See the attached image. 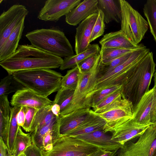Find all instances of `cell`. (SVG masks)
Wrapping results in <instances>:
<instances>
[{
	"label": "cell",
	"mask_w": 156,
	"mask_h": 156,
	"mask_svg": "<svg viewBox=\"0 0 156 156\" xmlns=\"http://www.w3.org/2000/svg\"><path fill=\"white\" fill-rule=\"evenodd\" d=\"M122 85H114L102 90L96 93L93 96L91 106L94 108L108 96L122 88Z\"/></svg>",
	"instance_id": "obj_34"
},
{
	"label": "cell",
	"mask_w": 156,
	"mask_h": 156,
	"mask_svg": "<svg viewBox=\"0 0 156 156\" xmlns=\"http://www.w3.org/2000/svg\"><path fill=\"white\" fill-rule=\"evenodd\" d=\"M3 1V0H0V3H1V2H2Z\"/></svg>",
	"instance_id": "obj_52"
},
{
	"label": "cell",
	"mask_w": 156,
	"mask_h": 156,
	"mask_svg": "<svg viewBox=\"0 0 156 156\" xmlns=\"http://www.w3.org/2000/svg\"><path fill=\"white\" fill-rule=\"evenodd\" d=\"M10 104L13 107H26L39 109L52 105L53 101L25 88L15 93L11 98Z\"/></svg>",
	"instance_id": "obj_14"
},
{
	"label": "cell",
	"mask_w": 156,
	"mask_h": 156,
	"mask_svg": "<svg viewBox=\"0 0 156 156\" xmlns=\"http://www.w3.org/2000/svg\"><path fill=\"white\" fill-rule=\"evenodd\" d=\"M152 156H156V151H155Z\"/></svg>",
	"instance_id": "obj_51"
},
{
	"label": "cell",
	"mask_w": 156,
	"mask_h": 156,
	"mask_svg": "<svg viewBox=\"0 0 156 156\" xmlns=\"http://www.w3.org/2000/svg\"><path fill=\"white\" fill-rule=\"evenodd\" d=\"M98 7L103 12L105 23L112 21L119 23L122 19L121 9L119 0H99Z\"/></svg>",
	"instance_id": "obj_24"
},
{
	"label": "cell",
	"mask_w": 156,
	"mask_h": 156,
	"mask_svg": "<svg viewBox=\"0 0 156 156\" xmlns=\"http://www.w3.org/2000/svg\"><path fill=\"white\" fill-rule=\"evenodd\" d=\"M24 28V20L12 31L0 48V62L8 58L16 52Z\"/></svg>",
	"instance_id": "obj_23"
},
{
	"label": "cell",
	"mask_w": 156,
	"mask_h": 156,
	"mask_svg": "<svg viewBox=\"0 0 156 156\" xmlns=\"http://www.w3.org/2000/svg\"><path fill=\"white\" fill-rule=\"evenodd\" d=\"M20 108L17 107L11 108L8 145V148L11 154L12 151L15 140L19 126L18 124L16 116Z\"/></svg>",
	"instance_id": "obj_32"
},
{
	"label": "cell",
	"mask_w": 156,
	"mask_h": 156,
	"mask_svg": "<svg viewBox=\"0 0 156 156\" xmlns=\"http://www.w3.org/2000/svg\"><path fill=\"white\" fill-rule=\"evenodd\" d=\"M25 36L31 45L55 56L62 58L75 55L64 33L58 29H36L28 32Z\"/></svg>",
	"instance_id": "obj_4"
},
{
	"label": "cell",
	"mask_w": 156,
	"mask_h": 156,
	"mask_svg": "<svg viewBox=\"0 0 156 156\" xmlns=\"http://www.w3.org/2000/svg\"><path fill=\"white\" fill-rule=\"evenodd\" d=\"M25 88L16 80L12 75H8L1 79L0 82V96L8 95Z\"/></svg>",
	"instance_id": "obj_31"
},
{
	"label": "cell",
	"mask_w": 156,
	"mask_h": 156,
	"mask_svg": "<svg viewBox=\"0 0 156 156\" xmlns=\"http://www.w3.org/2000/svg\"><path fill=\"white\" fill-rule=\"evenodd\" d=\"M150 32L156 44V0H148L143 9Z\"/></svg>",
	"instance_id": "obj_28"
},
{
	"label": "cell",
	"mask_w": 156,
	"mask_h": 156,
	"mask_svg": "<svg viewBox=\"0 0 156 156\" xmlns=\"http://www.w3.org/2000/svg\"><path fill=\"white\" fill-rule=\"evenodd\" d=\"M101 49L98 44H90L85 51L78 54L64 58L59 69L61 70H63L74 68L88 57L100 53Z\"/></svg>",
	"instance_id": "obj_25"
},
{
	"label": "cell",
	"mask_w": 156,
	"mask_h": 156,
	"mask_svg": "<svg viewBox=\"0 0 156 156\" xmlns=\"http://www.w3.org/2000/svg\"><path fill=\"white\" fill-rule=\"evenodd\" d=\"M154 76V99L153 105L151 109V122L152 124L156 125V70H155Z\"/></svg>",
	"instance_id": "obj_42"
},
{
	"label": "cell",
	"mask_w": 156,
	"mask_h": 156,
	"mask_svg": "<svg viewBox=\"0 0 156 156\" xmlns=\"http://www.w3.org/2000/svg\"><path fill=\"white\" fill-rule=\"evenodd\" d=\"M101 66L100 54L93 67L89 70L85 72H80L73 99L61 115L80 109H90Z\"/></svg>",
	"instance_id": "obj_5"
},
{
	"label": "cell",
	"mask_w": 156,
	"mask_h": 156,
	"mask_svg": "<svg viewBox=\"0 0 156 156\" xmlns=\"http://www.w3.org/2000/svg\"><path fill=\"white\" fill-rule=\"evenodd\" d=\"M51 109L53 113L55 116L57 117H59L60 108L58 104H53L51 107Z\"/></svg>",
	"instance_id": "obj_46"
},
{
	"label": "cell",
	"mask_w": 156,
	"mask_h": 156,
	"mask_svg": "<svg viewBox=\"0 0 156 156\" xmlns=\"http://www.w3.org/2000/svg\"><path fill=\"white\" fill-rule=\"evenodd\" d=\"M11 155L8 147L0 138V156H11Z\"/></svg>",
	"instance_id": "obj_45"
},
{
	"label": "cell",
	"mask_w": 156,
	"mask_h": 156,
	"mask_svg": "<svg viewBox=\"0 0 156 156\" xmlns=\"http://www.w3.org/2000/svg\"><path fill=\"white\" fill-rule=\"evenodd\" d=\"M98 0H84L66 15L65 21L68 24L76 26L91 14L98 12Z\"/></svg>",
	"instance_id": "obj_18"
},
{
	"label": "cell",
	"mask_w": 156,
	"mask_h": 156,
	"mask_svg": "<svg viewBox=\"0 0 156 156\" xmlns=\"http://www.w3.org/2000/svg\"><path fill=\"white\" fill-rule=\"evenodd\" d=\"M156 151V137L152 142L150 148L148 156H152Z\"/></svg>",
	"instance_id": "obj_47"
},
{
	"label": "cell",
	"mask_w": 156,
	"mask_h": 156,
	"mask_svg": "<svg viewBox=\"0 0 156 156\" xmlns=\"http://www.w3.org/2000/svg\"><path fill=\"white\" fill-rule=\"evenodd\" d=\"M29 11L24 5L15 4L0 16V48L12 31L23 21Z\"/></svg>",
	"instance_id": "obj_11"
},
{
	"label": "cell",
	"mask_w": 156,
	"mask_h": 156,
	"mask_svg": "<svg viewBox=\"0 0 156 156\" xmlns=\"http://www.w3.org/2000/svg\"><path fill=\"white\" fill-rule=\"evenodd\" d=\"M133 51L118 57L106 65H104L101 62V69L99 75L107 73L125 62L130 57Z\"/></svg>",
	"instance_id": "obj_37"
},
{
	"label": "cell",
	"mask_w": 156,
	"mask_h": 156,
	"mask_svg": "<svg viewBox=\"0 0 156 156\" xmlns=\"http://www.w3.org/2000/svg\"><path fill=\"white\" fill-rule=\"evenodd\" d=\"M122 89L106 98L93 108V110L96 113H100L105 110L114 103L122 98Z\"/></svg>",
	"instance_id": "obj_35"
},
{
	"label": "cell",
	"mask_w": 156,
	"mask_h": 156,
	"mask_svg": "<svg viewBox=\"0 0 156 156\" xmlns=\"http://www.w3.org/2000/svg\"><path fill=\"white\" fill-rule=\"evenodd\" d=\"M113 151H110L100 149L95 156H110Z\"/></svg>",
	"instance_id": "obj_48"
},
{
	"label": "cell",
	"mask_w": 156,
	"mask_h": 156,
	"mask_svg": "<svg viewBox=\"0 0 156 156\" xmlns=\"http://www.w3.org/2000/svg\"><path fill=\"white\" fill-rule=\"evenodd\" d=\"M63 61L61 57L50 54L31 45H19L16 52L0 62L1 66L8 74L40 69L59 68Z\"/></svg>",
	"instance_id": "obj_1"
},
{
	"label": "cell",
	"mask_w": 156,
	"mask_h": 156,
	"mask_svg": "<svg viewBox=\"0 0 156 156\" xmlns=\"http://www.w3.org/2000/svg\"><path fill=\"white\" fill-rule=\"evenodd\" d=\"M154 89L153 87L143 96L133 109L132 119L137 123L144 125H150L151 114L154 99Z\"/></svg>",
	"instance_id": "obj_19"
},
{
	"label": "cell",
	"mask_w": 156,
	"mask_h": 156,
	"mask_svg": "<svg viewBox=\"0 0 156 156\" xmlns=\"http://www.w3.org/2000/svg\"><path fill=\"white\" fill-rule=\"evenodd\" d=\"M96 114L106 122L104 131L111 132L117 126L133 118V107L131 102L122 98L103 111Z\"/></svg>",
	"instance_id": "obj_9"
},
{
	"label": "cell",
	"mask_w": 156,
	"mask_h": 156,
	"mask_svg": "<svg viewBox=\"0 0 156 156\" xmlns=\"http://www.w3.org/2000/svg\"><path fill=\"white\" fill-rule=\"evenodd\" d=\"M98 15V12L91 14L82 21L76 28L75 49L76 54L85 51L90 45L92 31Z\"/></svg>",
	"instance_id": "obj_15"
},
{
	"label": "cell",
	"mask_w": 156,
	"mask_h": 156,
	"mask_svg": "<svg viewBox=\"0 0 156 156\" xmlns=\"http://www.w3.org/2000/svg\"><path fill=\"white\" fill-rule=\"evenodd\" d=\"M150 126L140 124L130 119L113 130L111 132L112 138L123 145L128 140L140 136Z\"/></svg>",
	"instance_id": "obj_16"
},
{
	"label": "cell",
	"mask_w": 156,
	"mask_h": 156,
	"mask_svg": "<svg viewBox=\"0 0 156 156\" xmlns=\"http://www.w3.org/2000/svg\"><path fill=\"white\" fill-rule=\"evenodd\" d=\"M155 66L153 53L150 51L123 85L122 98L131 102L133 109L143 96L149 90L151 80L155 71Z\"/></svg>",
	"instance_id": "obj_3"
},
{
	"label": "cell",
	"mask_w": 156,
	"mask_h": 156,
	"mask_svg": "<svg viewBox=\"0 0 156 156\" xmlns=\"http://www.w3.org/2000/svg\"><path fill=\"white\" fill-rule=\"evenodd\" d=\"M23 107L25 113V121L22 128L26 132H30L34 117L37 109L28 107Z\"/></svg>",
	"instance_id": "obj_39"
},
{
	"label": "cell",
	"mask_w": 156,
	"mask_h": 156,
	"mask_svg": "<svg viewBox=\"0 0 156 156\" xmlns=\"http://www.w3.org/2000/svg\"><path fill=\"white\" fill-rule=\"evenodd\" d=\"M11 156H14L11 155ZM19 156H25V154H24L23 153H22V154H20Z\"/></svg>",
	"instance_id": "obj_50"
},
{
	"label": "cell",
	"mask_w": 156,
	"mask_h": 156,
	"mask_svg": "<svg viewBox=\"0 0 156 156\" xmlns=\"http://www.w3.org/2000/svg\"><path fill=\"white\" fill-rule=\"evenodd\" d=\"M74 137L101 149L108 151H113L119 149L122 145L112 140V136L107 134L103 130Z\"/></svg>",
	"instance_id": "obj_17"
},
{
	"label": "cell",
	"mask_w": 156,
	"mask_h": 156,
	"mask_svg": "<svg viewBox=\"0 0 156 156\" xmlns=\"http://www.w3.org/2000/svg\"><path fill=\"white\" fill-rule=\"evenodd\" d=\"M156 137V125H150L140 136L127 141L118 151L117 156H148L151 144Z\"/></svg>",
	"instance_id": "obj_10"
},
{
	"label": "cell",
	"mask_w": 156,
	"mask_h": 156,
	"mask_svg": "<svg viewBox=\"0 0 156 156\" xmlns=\"http://www.w3.org/2000/svg\"><path fill=\"white\" fill-rule=\"evenodd\" d=\"M11 108L7 95L0 96V114L10 116Z\"/></svg>",
	"instance_id": "obj_41"
},
{
	"label": "cell",
	"mask_w": 156,
	"mask_h": 156,
	"mask_svg": "<svg viewBox=\"0 0 156 156\" xmlns=\"http://www.w3.org/2000/svg\"><path fill=\"white\" fill-rule=\"evenodd\" d=\"M12 75L25 88L45 98L60 89L63 76L60 73L48 69L21 71Z\"/></svg>",
	"instance_id": "obj_2"
},
{
	"label": "cell",
	"mask_w": 156,
	"mask_h": 156,
	"mask_svg": "<svg viewBox=\"0 0 156 156\" xmlns=\"http://www.w3.org/2000/svg\"><path fill=\"white\" fill-rule=\"evenodd\" d=\"M100 53L90 56L79 63V67L80 72H85L89 70L93 66Z\"/></svg>",
	"instance_id": "obj_40"
},
{
	"label": "cell",
	"mask_w": 156,
	"mask_h": 156,
	"mask_svg": "<svg viewBox=\"0 0 156 156\" xmlns=\"http://www.w3.org/2000/svg\"><path fill=\"white\" fill-rule=\"evenodd\" d=\"M81 0H48L40 11L39 19L46 21H58L66 15L80 2Z\"/></svg>",
	"instance_id": "obj_13"
},
{
	"label": "cell",
	"mask_w": 156,
	"mask_h": 156,
	"mask_svg": "<svg viewBox=\"0 0 156 156\" xmlns=\"http://www.w3.org/2000/svg\"><path fill=\"white\" fill-rule=\"evenodd\" d=\"M106 122L105 120L90 109L86 119L76 128L66 135L76 136L104 129Z\"/></svg>",
	"instance_id": "obj_22"
},
{
	"label": "cell",
	"mask_w": 156,
	"mask_h": 156,
	"mask_svg": "<svg viewBox=\"0 0 156 156\" xmlns=\"http://www.w3.org/2000/svg\"><path fill=\"white\" fill-rule=\"evenodd\" d=\"M101 149L77 138L61 135L51 150L42 151L43 156H95Z\"/></svg>",
	"instance_id": "obj_8"
},
{
	"label": "cell",
	"mask_w": 156,
	"mask_h": 156,
	"mask_svg": "<svg viewBox=\"0 0 156 156\" xmlns=\"http://www.w3.org/2000/svg\"><path fill=\"white\" fill-rule=\"evenodd\" d=\"M101 48V61L104 65L108 64L115 59L127 53L139 49L102 48Z\"/></svg>",
	"instance_id": "obj_29"
},
{
	"label": "cell",
	"mask_w": 156,
	"mask_h": 156,
	"mask_svg": "<svg viewBox=\"0 0 156 156\" xmlns=\"http://www.w3.org/2000/svg\"><path fill=\"white\" fill-rule=\"evenodd\" d=\"M150 51V49L147 48L137 49L121 64L107 73L99 75L95 94L113 85H123Z\"/></svg>",
	"instance_id": "obj_6"
},
{
	"label": "cell",
	"mask_w": 156,
	"mask_h": 156,
	"mask_svg": "<svg viewBox=\"0 0 156 156\" xmlns=\"http://www.w3.org/2000/svg\"><path fill=\"white\" fill-rule=\"evenodd\" d=\"M10 117L0 115V138L8 147Z\"/></svg>",
	"instance_id": "obj_38"
},
{
	"label": "cell",
	"mask_w": 156,
	"mask_h": 156,
	"mask_svg": "<svg viewBox=\"0 0 156 156\" xmlns=\"http://www.w3.org/2000/svg\"><path fill=\"white\" fill-rule=\"evenodd\" d=\"M99 43L102 48L137 49L147 48L143 44H134L121 30L105 34Z\"/></svg>",
	"instance_id": "obj_20"
},
{
	"label": "cell",
	"mask_w": 156,
	"mask_h": 156,
	"mask_svg": "<svg viewBox=\"0 0 156 156\" xmlns=\"http://www.w3.org/2000/svg\"><path fill=\"white\" fill-rule=\"evenodd\" d=\"M91 109H81L59 116L60 135H66L80 125L89 115Z\"/></svg>",
	"instance_id": "obj_21"
},
{
	"label": "cell",
	"mask_w": 156,
	"mask_h": 156,
	"mask_svg": "<svg viewBox=\"0 0 156 156\" xmlns=\"http://www.w3.org/2000/svg\"><path fill=\"white\" fill-rule=\"evenodd\" d=\"M80 74V69L78 66L68 70L66 74L63 76L60 88L63 90H75Z\"/></svg>",
	"instance_id": "obj_30"
},
{
	"label": "cell",
	"mask_w": 156,
	"mask_h": 156,
	"mask_svg": "<svg viewBox=\"0 0 156 156\" xmlns=\"http://www.w3.org/2000/svg\"><path fill=\"white\" fill-rule=\"evenodd\" d=\"M16 119L18 125L22 127L25 121V113L23 107H21L20 110L17 113Z\"/></svg>",
	"instance_id": "obj_44"
},
{
	"label": "cell",
	"mask_w": 156,
	"mask_h": 156,
	"mask_svg": "<svg viewBox=\"0 0 156 156\" xmlns=\"http://www.w3.org/2000/svg\"><path fill=\"white\" fill-rule=\"evenodd\" d=\"M32 143L42 151L51 149L54 144L61 136L59 117L55 116L49 124L30 132Z\"/></svg>",
	"instance_id": "obj_12"
},
{
	"label": "cell",
	"mask_w": 156,
	"mask_h": 156,
	"mask_svg": "<svg viewBox=\"0 0 156 156\" xmlns=\"http://www.w3.org/2000/svg\"><path fill=\"white\" fill-rule=\"evenodd\" d=\"M52 105L46 106L37 109L34 117L30 132L49 124L56 116L51 111Z\"/></svg>",
	"instance_id": "obj_27"
},
{
	"label": "cell",
	"mask_w": 156,
	"mask_h": 156,
	"mask_svg": "<svg viewBox=\"0 0 156 156\" xmlns=\"http://www.w3.org/2000/svg\"><path fill=\"white\" fill-rule=\"evenodd\" d=\"M121 9V30L134 44L137 45L144 37L148 25L140 13L124 0H119Z\"/></svg>",
	"instance_id": "obj_7"
},
{
	"label": "cell",
	"mask_w": 156,
	"mask_h": 156,
	"mask_svg": "<svg viewBox=\"0 0 156 156\" xmlns=\"http://www.w3.org/2000/svg\"><path fill=\"white\" fill-rule=\"evenodd\" d=\"M23 153L26 156H43L42 151L33 143Z\"/></svg>",
	"instance_id": "obj_43"
},
{
	"label": "cell",
	"mask_w": 156,
	"mask_h": 156,
	"mask_svg": "<svg viewBox=\"0 0 156 156\" xmlns=\"http://www.w3.org/2000/svg\"><path fill=\"white\" fill-rule=\"evenodd\" d=\"M97 19L93 27L90 40V43L102 35L104 32L105 25L104 15L99 10Z\"/></svg>",
	"instance_id": "obj_36"
},
{
	"label": "cell",
	"mask_w": 156,
	"mask_h": 156,
	"mask_svg": "<svg viewBox=\"0 0 156 156\" xmlns=\"http://www.w3.org/2000/svg\"><path fill=\"white\" fill-rule=\"evenodd\" d=\"M32 144L30 132L27 133H24L21 127L19 126L11 154L14 156H19Z\"/></svg>",
	"instance_id": "obj_26"
},
{
	"label": "cell",
	"mask_w": 156,
	"mask_h": 156,
	"mask_svg": "<svg viewBox=\"0 0 156 156\" xmlns=\"http://www.w3.org/2000/svg\"><path fill=\"white\" fill-rule=\"evenodd\" d=\"M75 90H63L60 89L57 91L53 101V104H58L60 107V116L62 113L71 102Z\"/></svg>",
	"instance_id": "obj_33"
},
{
	"label": "cell",
	"mask_w": 156,
	"mask_h": 156,
	"mask_svg": "<svg viewBox=\"0 0 156 156\" xmlns=\"http://www.w3.org/2000/svg\"><path fill=\"white\" fill-rule=\"evenodd\" d=\"M118 149L113 151L112 153L110 156H117Z\"/></svg>",
	"instance_id": "obj_49"
}]
</instances>
